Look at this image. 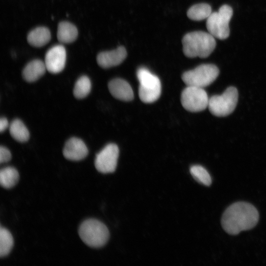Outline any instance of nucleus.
<instances>
[{
    "instance_id": "1",
    "label": "nucleus",
    "mask_w": 266,
    "mask_h": 266,
    "mask_svg": "<svg viewBox=\"0 0 266 266\" xmlns=\"http://www.w3.org/2000/svg\"><path fill=\"white\" fill-rule=\"evenodd\" d=\"M259 212L254 205L244 201L234 202L224 211L221 219L223 229L228 233L236 235L250 230L257 224Z\"/></svg>"
},
{
    "instance_id": "2",
    "label": "nucleus",
    "mask_w": 266,
    "mask_h": 266,
    "mask_svg": "<svg viewBox=\"0 0 266 266\" xmlns=\"http://www.w3.org/2000/svg\"><path fill=\"white\" fill-rule=\"evenodd\" d=\"M184 54L189 58L208 57L216 45L215 37L209 33L195 31L187 33L182 39Z\"/></svg>"
},
{
    "instance_id": "3",
    "label": "nucleus",
    "mask_w": 266,
    "mask_h": 266,
    "mask_svg": "<svg viewBox=\"0 0 266 266\" xmlns=\"http://www.w3.org/2000/svg\"><path fill=\"white\" fill-rule=\"evenodd\" d=\"M78 233L84 243L94 248L103 247L109 238V232L106 226L96 219L84 221L79 227Z\"/></svg>"
},
{
    "instance_id": "4",
    "label": "nucleus",
    "mask_w": 266,
    "mask_h": 266,
    "mask_svg": "<svg viewBox=\"0 0 266 266\" xmlns=\"http://www.w3.org/2000/svg\"><path fill=\"white\" fill-rule=\"evenodd\" d=\"M136 76L139 82L138 94L140 100L147 103L157 100L161 94V83L158 77L143 67L137 69Z\"/></svg>"
},
{
    "instance_id": "5",
    "label": "nucleus",
    "mask_w": 266,
    "mask_h": 266,
    "mask_svg": "<svg viewBox=\"0 0 266 266\" xmlns=\"http://www.w3.org/2000/svg\"><path fill=\"white\" fill-rule=\"evenodd\" d=\"M233 15L232 8L227 4L222 5L218 11L212 12L206 19L208 33L219 39L227 38L230 35L229 22Z\"/></svg>"
},
{
    "instance_id": "6",
    "label": "nucleus",
    "mask_w": 266,
    "mask_h": 266,
    "mask_svg": "<svg viewBox=\"0 0 266 266\" xmlns=\"http://www.w3.org/2000/svg\"><path fill=\"white\" fill-rule=\"evenodd\" d=\"M219 74V69L215 65L202 64L184 72L182 79L187 86L203 88L212 83Z\"/></svg>"
},
{
    "instance_id": "7",
    "label": "nucleus",
    "mask_w": 266,
    "mask_h": 266,
    "mask_svg": "<svg viewBox=\"0 0 266 266\" xmlns=\"http://www.w3.org/2000/svg\"><path fill=\"white\" fill-rule=\"evenodd\" d=\"M238 98L237 89L229 87L221 95H214L209 99L208 107L210 112L218 117L231 114L235 109Z\"/></svg>"
},
{
    "instance_id": "8",
    "label": "nucleus",
    "mask_w": 266,
    "mask_h": 266,
    "mask_svg": "<svg viewBox=\"0 0 266 266\" xmlns=\"http://www.w3.org/2000/svg\"><path fill=\"white\" fill-rule=\"evenodd\" d=\"M209 99L202 88L187 86L182 92L181 102L186 110L200 112L208 107Z\"/></svg>"
},
{
    "instance_id": "9",
    "label": "nucleus",
    "mask_w": 266,
    "mask_h": 266,
    "mask_svg": "<svg viewBox=\"0 0 266 266\" xmlns=\"http://www.w3.org/2000/svg\"><path fill=\"white\" fill-rule=\"evenodd\" d=\"M119 153L116 144L109 143L106 145L96 155L95 166L97 170L104 174L113 172L117 167Z\"/></svg>"
},
{
    "instance_id": "10",
    "label": "nucleus",
    "mask_w": 266,
    "mask_h": 266,
    "mask_svg": "<svg viewBox=\"0 0 266 266\" xmlns=\"http://www.w3.org/2000/svg\"><path fill=\"white\" fill-rule=\"evenodd\" d=\"M66 62L65 48L57 45L51 48L46 53L44 63L47 70L52 73H58L64 68Z\"/></svg>"
},
{
    "instance_id": "11",
    "label": "nucleus",
    "mask_w": 266,
    "mask_h": 266,
    "mask_svg": "<svg viewBox=\"0 0 266 266\" xmlns=\"http://www.w3.org/2000/svg\"><path fill=\"white\" fill-rule=\"evenodd\" d=\"M63 154L67 160L78 161L84 159L87 156L88 149L81 139L73 137L66 142Z\"/></svg>"
},
{
    "instance_id": "12",
    "label": "nucleus",
    "mask_w": 266,
    "mask_h": 266,
    "mask_svg": "<svg viewBox=\"0 0 266 266\" xmlns=\"http://www.w3.org/2000/svg\"><path fill=\"white\" fill-rule=\"evenodd\" d=\"M127 55L125 48L120 46L114 50L100 53L97 57V61L100 67L107 68L121 64Z\"/></svg>"
},
{
    "instance_id": "13",
    "label": "nucleus",
    "mask_w": 266,
    "mask_h": 266,
    "mask_svg": "<svg viewBox=\"0 0 266 266\" xmlns=\"http://www.w3.org/2000/svg\"><path fill=\"white\" fill-rule=\"evenodd\" d=\"M110 94L115 98L126 101H131L133 99V92L129 83L121 78H115L108 84Z\"/></svg>"
},
{
    "instance_id": "14",
    "label": "nucleus",
    "mask_w": 266,
    "mask_h": 266,
    "mask_svg": "<svg viewBox=\"0 0 266 266\" xmlns=\"http://www.w3.org/2000/svg\"><path fill=\"white\" fill-rule=\"evenodd\" d=\"M46 69L44 62L38 59L33 60L25 66L22 76L26 81L33 82L40 78Z\"/></svg>"
},
{
    "instance_id": "15",
    "label": "nucleus",
    "mask_w": 266,
    "mask_h": 266,
    "mask_svg": "<svg viewBox=\"0 0 266 266\" xmlns=\"http://www.w3.org/2000/svg\"><path fill=\"white\" fill-rule=\"evenodd\" d=\"M50 39V32L48 28L44 27L36 28L31 31L27 36L28 43L36 47L44 46Z\"/></svg>"
},
{
    "instance_id": "16",
    "label": "nucleus",
    "mask_w": 266,
    "mask_h": 266,
    "mask_svg": "<svg viewBox=\"0 0 266 266\" xmlns=\"http://www.w3.org/2000/svg\"><path fill=\"white\" fill-rule=\"evenodd\" d=\"M77 36V29L72 24L66 21L61 22L59 24L57 38L60 42L71 43L76 40Z\"/></svg>"
},
{
    "instance_id": "17",
    "label": "nucleus",
    "mask_w": 266,
    "mask_h": 266,
    "mask_svg": "<svg viewBox=\"0 0 266 266\" xmlns=\"http://www.w3.org/2000/svg\"><path fill=\"white\" fill-rule=\"evenodd\" d=\"M9 132L11 136L20 142L27 141L30 137L29 132L21 120L16 119L9 125Z\"/></svg>"
},
{
    "instance_id": "18",
    "label": "nucleus",
    "mask_w": 266,
    "mask_h": 266,
    "mask_svg": "<svg viewBox=\"0 0 266 266\" xmlns=\"http://www.w3.org/2000/svg\"><path fill=\"white\" fill-rule=\"evenodd\" d=\"M211 6L205 3H198L192 6L187 11L188 17L194 21L207 19L212 13Z\"/></svg>"
},
{
    "instance_id": "19",
    "label": "nucleus",
    "mask_w": 266,
    "mask_h": 266,
    "mask_svg": "<svg viewBox=\"0 0 266 266\" xmlns=\"http://www.w3.org/2000/svg\"><path fill=\"white\" fill-rule=\"evenodd\" d=\"M19 179V173L15 168L8 166L0 170V183L3 188L10 189L13 187Z\"/></svg>"
},
{
    "instance_id": "20",
    "label": "nucleus",
    "mask_w": 266,
    "mask_h": 266,
    "mask_svg": "<svg viewBox=\"0 0 266 266\" xmlns=\"http://www.w3.org/2000/svg\"><path fill=\"white\" fill-rule=\"evenodd\" d=\"M91 89V82L87 76L83 75L76 81L73 89L74 96L78 99H82L88 96Z\"/></svg>"
},
{
    "instance_id": "21",
    "label": "nucleus",
    "mask_w": 266,
    "mask_h": 266,
    "mask_svg": "<svg viewBox=\"0 0 266 266\" xmlns=\"http://www.w3.org/2000/svg\"><path fill=\"white\" fill-rule=\"evenodd\" d=\"M13 246V239L10 233L6 229L0 227V257L7 256Z\"/></svg>"
},
{
    "instance_id": "22",
    "label": "nucleus",
    "mask_w": 266,
    "mask_h": 266,
    "mask_svg": "<svg viewBox=\"0 0 266 266\" xmlns=\"http://www.w3.org/2000/svg\"><path fill=\"white\" fill-rule=\"evenodd\" d=\"M190 173L194 178L200 183L205 186H210L211 184V177L203 166L200 165H194L190 168Z\"/></svg>"
},
{
    "instance_id": "23",
    "label": "nucleus",
    "mask_w": 266,
    "mask_h": 266,
    "mask_svg": "<svg viewBox=\"0 0 266 266\" xmlns=\"http://www.w3.org/2000/svg\"><path fill=\"white\" fill-rule=\"evenodd\" d=\"M11 159V154L10 151L6 147L0 146V163H6L9 161Z\"/></svg>"
},
{
    "instance_id": "24",
    "label": "nucleus",
    "mask_w": 266,
    "mask_h": 266,
    "mask_svg": "<svg viewBox=\"0 0 266 266\" xmlns=\"http://www.w3.org/2000/svg\"><path fill=\"white\" fill-rule=\"evenodd\" d=\"M9 125L8 120L5 117H1L0 119V132L4 131Z\"/></svg>"
}]
</instances>
